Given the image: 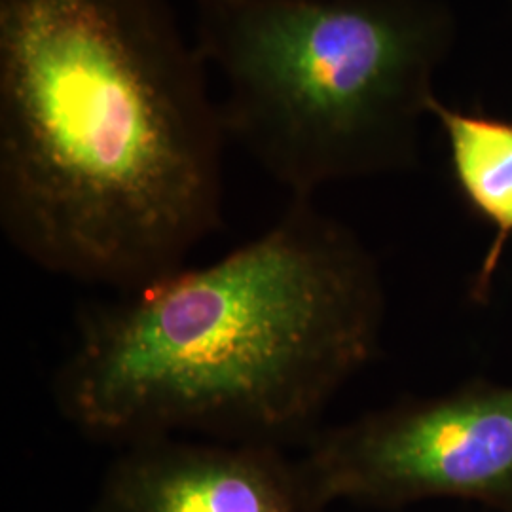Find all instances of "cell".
Listing matches in <instances>:
<instances>
[{"label":"cell","mask_w":512,"mask_h":512,"mask_svg":"<svg viewBox=\"0 0 512 512\" xmlns=\"http://www.w3.org/2000/svg\"><path fill=\"white\" fill-rule=\"evenodd\" d=\"M302 458L289 450L162 437L120 448L97 512H329Z\"/></svg>","instance_id":"5"},{"label":"cell","mask_w":512,"mask_h":512,"mask_svg":"<svg viewBox=\"0 0 512 512\" xmlns=\"http://www.w3.org/2000/svg\"><path fill=\"white\" fill-rule=\"evenodd\" d=\"M220 116L291 198L408 171L458 21L446 0H194Z\"/></svg>","instance_id":"3"},{"label":"cell","mask_w":512,"mask_h":512,"mask_svg":"<svg viewBox=\"0 0 512 512\" xmlns=\"http://www.w3.org/2000/svg\"><path fill=\"white\" fill-rule=\"evenodd\" d=\"M169 0H0V230L112 293L219 232L228 137Z\"/></svg>","instance_id":"1"},{"label":"cell","mask_w":512,"mask_h":512,"mask_svg":"<svg viewBox=\"0 0 512 512\" xmlns=\"http://www.w3.org/2000/svg\"><path fill=\"white\" fill-rule=\"evenodd\" d=\"M429 116L444 131L459 194L495 236L475 275L471 298L482 304L492 293L494 275L512 238V122L448 107L439 95Z\"/></svg>","instance_id":"6"},{"label":"cell","mask_w":512,"mask_h":512,"mask_svg":"<svg viewBox=\"0 0 512 512\" xmlns=\"http://www.w3.org/2000/svg\"><path fill=\"white\" fill-rule=\"evenodd\" d=\"M385 293L359 236L291 198L217 260L84 304L52 397L82 437L306 448L380 349Z\"/></svg>","instance_id":"2"},{"label":"cell","mask_w":512,"mask_h":512,"mask_svg":"<svg viewBox=\"0 0 512 512\" xmlns=\"http://www.w3.org/2000/svg\"><path fill=\"white\" fill-rule=\"evenodd\" d=\"M90 512H97V511H95V509H92V511H90Z\"/></svg>","instance_id":"7"},{"label":"cell","mask_w":512,"mask_h":512,"mask_svg":"<svg viewBox=\"0 0 512 512\" xmlns=\"http://www.w3.org/2000/svg\"><path fill=\"white\" fill-rule=\"evenodd\" d=\"M332 505L461 499L512 512V385L469 380L321 429L300 456Z\"/></svg>","instance_id":"4"},{"label":"cell","mask_w":512,"mask_h":512,"mask_svg":"<svg viewBox=\"0 0 512 512\" xmlns=\"http://www.w3.org/2000/svg\"><path fill=\"white\" fill-rule=\"evenodd\" d=\"M511 8H512V0H511Z\"/></svg>","instance_id":"8"}]
</instances>
